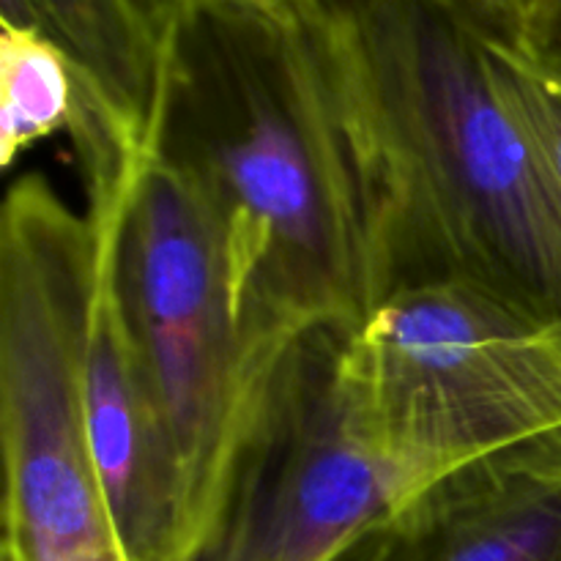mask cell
<instances>
[{"label":"cell","instance_id":"obj_8","mask_svg":"<svg viewBox=\"0 0 561 561\" xmlns=\"http://www.w3.org/2000/svg\"><path fill=\"white\" fill-rule=\"evenodd\" d=\"M356 548L359 561H561V442L442 477Z\"/></svg>","mask_w":561,"mask_h":561},{"label":"cell","instance_id":"obj_11","mask_svg":"<svg viewBox=\"0 0 561 561\" xmlns=\"http://www.w3.org/2000/svg\"><path fill=\"white\" fill-rule=\"evenodd\" d=\"M493 47L540 179L561 219V47L502 42H493Z\"/></svg>","mask_w":561,"mask_h":561},{"label":"cell","instance_id":"obj_3","mask_svg":"<svg viewBox=\"0 0 561 561\" xmlns=\"http://www.w3.org/2000/svg\"><path fill=\"white\" fill-rule=\"evenodd\" d=\"M93 268L88 211L20 175L0 214V561H129L82 409Z\"/></svg>","mask_w":561,"mask_h":561},{"label":"cell","instance_id":"obj_1","mask_svg":"<svg viewBox=\"0 0 561 561\" xmlns=\"http://www.w3.org/2000/svg\"><path fill=\"white\" fill-rule=\"evenodd\" d=\"M148 137L206 206L247 327L351 332L378 305L376 206L316 16L175 22Z\"/></svg>","mask_w":561,"mask_h":561},{"label":"cell","instance_id":"obj_4","mask_svg":"<svg viewBox=\"0 0 561 561\" xmlns=\"http://www.w3.org/2000/svg\"><path fill=\"white\" fill-rule=\"evenodd\" d=\"M115 283L179 460L203 561L268 378L296 340L266 337L236 316L217 228L153 148L118 230Z\"/></svg>","mask_w":561,"mask_h":561},{"label":"cell","instance_id":"obj_6","mask_svg":"<svg viewBox=\"0 0 561 561\" xmlns=\"http://www.w3.org/2000/svg\"><path fill=\"white\" fill-rule=\"evenodd\" d=\"M343 334H305L277 362L203 561H334L433 485L345 389Z\"/></svg>","mask_w":561,"mask_h":561},{"label":"cell","instance_id":"obj_15","mask_svg":"<svg viewBox=\"0 0 561 561\" xmlns=\"http://www.w3.org/2000/svg\"><path fill=\"white\" fill-rule=\"evenodd\" d=\"M356 546H359V542H356ZM348 548V551L343 553V557H337L334 561H359V548Z\"/></svg>","mask_w":561,"mask_h":561},{"label":"cell","instance_id":"obj_10","mask_svg":"<svg viewBox=\"0 0 561 561\" xmlns=\"http://www.w3.org/2000/svg\"><path fill=\"white\" fill-rule=\"evenodd\" d=\"M82 82L58 44L31 27L0 22V162L11 168L36 142L69 135Z\"/></svg>","mask_w":561,"mask_h":561},{"label":"cell","instance_id":"obj_7","mask_svg":"<svg viewBox=\"0 0 561 561\" xmlns=\"http://www.w3.org/2000/svg\"><path fill=\"white\" fill-rule=\"evenodd\" d=\"M142 162L85 179L96 268L82 348V409L93 463L129 561H201L179 460L115 283V244Z\"/></svg>","mask_w":561,"mask_h":561},{"label":"cell","instance_id":"obj_14","mask_svg":"<svg viewBox=\"0 0 561 561\" xmlns=\"http://www.w3.org/2000/svg\"><path fill=\"white\" fill-rule=\"evenodd\" d=\"M370 0H296L301 16H316L321 11H343V9H356V5H365Z\"/></svg>","mask_w":561,"mask_h":561},{"label":"cell","instance_id":"obj_5","mask_svg":"<svg viewBox=\"0 0 561 561\" xmlns=\"http://www.w3.org/2000/svg\"><path fill=\"white\" fill-rule=\"evenodd\" d=\"M340 376L381 442L427 482L561 442V329L477 285L387 294L340 340Z\"/></svg>","mask_w":561,"mask_h":561},{"label":"cell","instance_id":"obj_13","mask_svg":"<svg viewBox=\"0 0 561 561\" xmlns=\"http://www.w3.org/2000/svg\"><path fill=\"white\" fill-rule=\"evenodd\" d=\"M159 3L164 5L173 22L197 14H214V11H247V14H263L274 20L301 16L296 0H159Z\"/></svg>","mask_w":561,"mask_h":561},{"label":"cell","instance_id":"obj_2","mask_svg":"<svg viewBox=\"0 0 561 561\" xmlns=\"http://www.w3.org/2000/svg\"><path fill=\"white\" fill-rule=\"evenodd\" d=\"M316 22L376 206L381 299L469 283L561 329V219L491 38L427 0Z\"/></svg>","mask_w":561,"mask_h":561},{"label":"cell","instance_id":"obj_12","mask_svg":"<svg viewBox=\"0 0 561 561\" xmlns=\"http://www.w3.org/2000/svg\"><path fill=\"white\" fill-rule=\"evenodd\" d=\"M482 36L524 47H561V0H427Z\"/></svg>","mask_w":561,"mask_h":561},{"label":"cell","instance_id":"obj_9","mask_svg":"<svg viewBox=\"0 0 561 561\" xmlns=\"http://www.w3.org/2000/svg\"><path fill=\"white\" fill-rule=\"evenodd\" d=\"M0 22L58 44L82 85L121 124L151 135L175 25L159 0H0Z\"/></svg>","mask_w":561,"mask_h":561}]
</instances>
